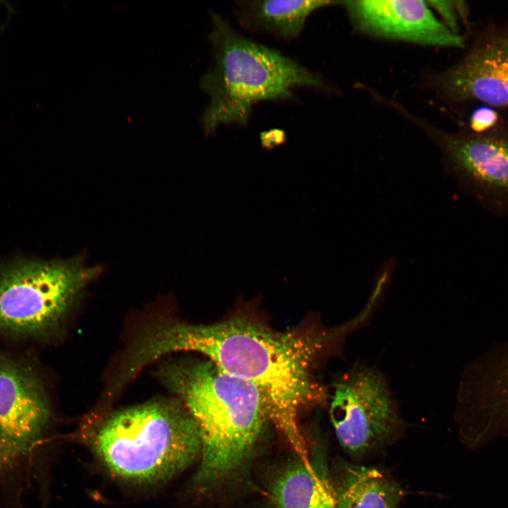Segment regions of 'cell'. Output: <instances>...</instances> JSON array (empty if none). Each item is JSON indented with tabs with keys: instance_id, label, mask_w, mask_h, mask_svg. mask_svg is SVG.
I'll return each mask as SVG.
<instances>
[{
	"instance_id": "obj_10",
	"label": "cell",
	"mask_w": 508,
	"mask_h": 508,
	"mask_svg": "<svg viewBox=\"0 0 508 508\" xmlns=\"http://www.w3.org/2000/svg\"><path fill=\"white\" fill-rule=\"evenodd\" d=\"M356 26L373 35L423 44L462 47L464 39L435 17L419 0L343 2Z\"/></svg>"
},
{
	"instance_id": "obj_17",
	"label": "cell",
	"mask_w": 508,
	"mask_h": 508,
	"mask_svg": "<svg viewBox=\"0 0 508 508\" xmlns=\"http://www.w3.org/2000/svg\"><path fill=\"white\" fill-rule=\"evenodd\" d=\"M260 138L264 147L272 149L285 141L286 134L281 129H270L262 132Z\"/></svg>"
},
{
	"instance_id": "obj_3",
	"label": "cell",
	"mask_w": 508,
	"mask_h": 508,
	"mask_svg": "<svg viewBox=\"0 0 508 508\" xmlns=\"http://www.w3.org/2000/svg\"><path fill=\"white\" fill-rule=\"evenodd\" d=\"M212 62L200 80L209 102L201 118L206 135L223 125H247L262 101H287L300 87L327 90L323 80L279 50L253 40L211 12Z\"/></svg>"
},
{
	"instance_id": "obj_6",
	"label": "cell",
	"mask_w": 508,
	"mask_h": 508,
	"mask_svg": "<svg viewBox=\"0 0 508 508\" xmlns=\"http://www.w3.org/2000/svg\"><path fill=\"white\" fill-rule=\"evenodd\" d=\"M329 416L340 445L354 455L387 442L401 425L386 378L376 368L361 363L336 380Z\"/></svg>"
},
{
	"instance_id": "obj_2",
	"label": "cell",
	"mask_w": 508,
	"mask_h": 508,
	"mask_svg": "<svg viewBox=\"0 0 508 508\" xmlns=\"http://www.w3.org/2000/svg\"><path fill=\"white\" fill-rule=\"evenodd\" d=\"M159 376L198 428L201 451L196 480L214 484L237 471L268 419L258 389L209 359L167 363Z\"/></svg>"
},
{
	"instance_id": "obj_12",
	"label": "cell",
	"mask_w": 508,
	"mask_h": 508,
	"mask_svg": "<svg viewBox=\"0 0 508 508\" xmlns=\"http://www.w3.org/2000/svg\"><path fill=\"white\" fill-rule=\"evenodd\" d=\"M332 1H238L235 14L238 23L250 32L289 41L299 37L307 18Z\"/></svg>"
},
{
	"instance_id": "obj_16",
	"label": "cell",
	"mask_w": 508,
	"mask_h": 508,
	"mask_svg": "<svg viewBox=\"0 0 508 508\" xmlns=\"http://www.w3.org/2000/svg\"><path fill=\"white\" fill-rule=\"evenodd\" d=\"M502 118L496 109L481 105L471 114L467 128L474 133H484L495 128Z\"/></svg>"
},
{
	"instance_id": "obj_14",
	"label": "cell",
	"mask_w": 508,
	"mask_h": 508,
	"mask_svg": "<svg viewBox=\"0 0 508 508\" xmlns=\"http://www.w3.org/2000/svg\"><path fill=\"white\" fill-rule=\"evenodd\" d=\"M337 508H398L400 486L373 467L344 464L331 480Z\"/></svg>"
},
{
	"instance_id": "obj_9",
	"label": "cell",
	"mask_w": 508,
	"mask_h": 508,
	"mask_svg": "<svg viewBox=\"0 0 508 508\" xmlns=\"http://www.w3.org/2000/svg\"><path fill=\"white\" fill-rule=\"evenodd\" d=\"M433 80L451 102L508 109V22L480 29L464 56Z\"/></svg>"
},
{
	"instance_id": "obj_11",
	"label": "cell",
	"mask_w": 508,
	"mask_h": 508,
	"mask_svg": "<svg viewBox=\"0 0 508 508\" xmlns=\"http://www.w3.org/2000/svg\"><path fill=\"white\" fill-rule=\"evenodd\" d=\"M458 401L472 441L508 430V344L468 368Z\"/></svg>"
},
{
	"instance_id": "obj_8",
	"label": "cell",
	"mask_w": 508,
	"mask_h": 508,
	"mask_svg": "<svg viewBox=\"0 0 508 508\" xmlns=\"http://www.w3.org/2000/svg\"><path fill=\"white\" fill-rule=\"evenodd\" d=\"M50 417L35 369L0 349V477L28 454Z\"/></svg>"
},
{
	"instance_id": "obj_15",
	"label": "cell",
	"mask_w": 508,
	"mask_h": 508,
	"mask_svg": "<svg viewBox=\"0 0 508 508\" xmlns=\"http://www.w3.org/2000/svg\"><path fill=\"white\" fill-rule=\"evenodd\" d=\"M434 7L445 20L446 26L453 32L459 34V20L468 18V9L461 1H428Z\"/></svg>"
},
{
	"instance_id": "obj_1",
	"label": "cell",
	"mask_w": 508,
	"mask_h": 508,
	"mask_svg": "<svg viewBox=\"0 0 508 508\" xmlns=\"http://www.w3.org/2000/svg\"><path fill=\"white\" fill-rule=\"evenodd\" d=\"M331 333L324 330L278 332L260 322L236 316L209 325L162 323L146 329L131 350L140 369L167 353H202L228 373L254 385L260 392L270 421L309 462L298 424L299 412L323 404L326 390L311 374Z\"/></svg>"
},
{
	"instance_id": "obj_13",
	"label": "cell",
	"mask_w": 508,
	"mask_h": 508,
	"mask_svg": "<svg viewBox=\"0 0 508 508\" xmlns=\"http://www.w3.org/2000/svg\"><path fill=\"white\" fill-rule=\"evenodd\" d=\"M269 508H337L330 478L320 465L299 458L271 484Z\"/></svg>"
},
{
	"instance_id": "obj_4",
	"label": "cell",
	"mask_w": 508,
	"mask_h": 508,
	"mask_svg": "<svg viewBox=\"0 0 508 508\" xmlns=\"http://www.w3.org/2000/svg\"><path fill=\"white\" fill-rule=\"evenodd\" d=\"M91 446L112 476L141 485L171 479L199 459L201 451L196 424L177 399L111 413L96 427Z\"/></svg>"
},
{
	"instance_id": "obj_5",
	"label": "cell",
	"mask_w": 508,
	"mask_h": 508,
	"mask_svg": "<svg viewBox=\"0 0 508 508\" xmlns=\"http://www.w3.org/2000/svg\"><path fill=\"white\" fill-rule=\"evenodd\" d=\"M100 271L80 258L26 260L5 268L0 272V334L36 337L50 332Z\"/></svg>"
},
{
	"instance_id": "obj_7",
	"label": "cell",
	"mask_w": 508,
	"mask_h": 508,
	"mask_svg": "<svg viewBox=\"0 0 508 508\" xmlns=\"http://www.w3.org/2000/svg\"><path fill=\"white\" fill-rule=\"evenodd\" d=\"M437 143L447 174L490 213L508 214V119L480 134L468 128L440 133Z\"/></svg>"
}]
</instances>
